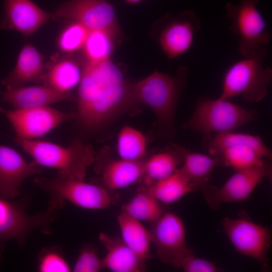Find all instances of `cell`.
<instances>
[{"label":"cell","mask_w":272,"mask_h":272,"mask_svg":"<svg viewBox=\"0 0 272 272\" xmlns=\"http://www.w3.org/2000/svg\"><path fill=\"white\" fill-rule=\"evenodd\" d=\"M259 0H240L236 5H225L226 16L231 22L230 31L239 39L238 51L243 57H248L255 48L267 45L271 34L266 22L258 9Z\"/></svg>","instance_id":"7"},{"label":"cell","mask_w":272,"mask_h":272,"mask_svg":"<svg viewBox=\"0 0 272 272\" xmlns=\"http://www.w3.org/2000/svg\"><path fill=\"white\" fill-rule=\"evenodd\" d=\"M6 110H5L0 105V114H5Z\"/></svg>","instance_id":"36"},{"label":"cell","mask_w":272,"mask_h":272,"mask_svg":"<svg viewBox=\"0 0 272 272\" xmlns=\"http://www.w3.org/2000/svg\"><path fill=\"white\" fill-rule=\"evenodd\" d=\"M121 238L143 261L150 258V230L139 221L121 211L117 217Z\"/></svg>","instance_id":"21"},{"label":"cell","mask_w":272,"mask_h":272,"mask_svg":"<svg viewBox=\"0 0 272 272\" xmlns=\"http://www.w3.org/2000/svg\"><path fill=\"white\" fill-rule=\"evenodd\" d=\"M117 148L121 159L141 160L146 152V140L140 131L125 126L118 136Z\"/></svg>","instance_id":"29"},{"label":"cell","mask_w":272,"mask_h":272,"mask_svg":"<svg viewBox=\"0 0 272 272\" xmlns=\"http://www.w3.org/2000/svg\"><path fill=\"white\" fill-rule=\"evenodd\" d=\"M214 157L218 159L219 165L230 167L235 171L267 164L253 149L243 145L226 148Z\"/></svg>","instance_id":"28"},{"label":"cell","mask_w":272,"mask_h":272,"mask_svg":"<svg viewBox=\"0 0 272 272\" xmlns=\"http://www.w3.org/2000/svg\"><path fill=\"white\" fill-rule=\"evenodd\" d=\"M99 240L106 250V254L102 258L104 268L114 272L144 271L145 261L142 260L121 238L101 233Z\"/></svg>","instance_id":"18"},{"label":"cell","mask_w":272,"mask_h":272,"mask_svg":"<svg viewBox=\"0 0 272 272\" xmlns=\"http://www.w3.org/2000/svg\"><path fill=\"white\" fill-rule=\"evenodd\" d=\"M38 269L41 272H69L71 269L62 255L56 249H46L39 257Z\"/></svg>","instance_id":"32"},{"label":"cell","mask_w":272,"mask_h":272,"mask_svg":"<svg viewBox=\"0 0 272 272\" xmlns=\"http://www.w3.org/2000/svg\"><path fill=\"white\" fill-rule=\"evenodd\" d=\"M222 224L237 252L255 259L263 268L269 267L271 234L267 227L243 218H225Z\"/></svg>","instance_id":"10"},{"label":"cell","mask_w":272,"mask_h":272,"mask_svg":"<svg viewBox=\"0 0 272 272\" xmlns=\"http://www.w3.org/2000/svg\"><path fill=\"white\" fill-rule=\"evenodd\" d=\"M96 167L101 174L104 187L109 190L122 189L144 177L145 161L121 159L113 160Z\"/></svg>","instance_id":"20"},{"label":"cell","mask_w":272,"mask_h":272,"mask_svg":"<svg viewBox=\"0 0 272 272\" xmlns=\"http://www.w3.org/2000/svg\"><path fill=\"white\" fill-rule=\"evenodd\" d=\"M89 30L75 22L66 27L59 36L58 45L61 51L70 53L83 47Z\"/></svg>","instance_id":"31"},{"label":"cell","mask_w":272,"mask_h":272,"mask_svg":"<svg viewBox=\"0 0 272 272\" xmlns=\"http://www.w3.org/2000/svg\"><path fill=\"white\" fill-rule=\"evenodd\" d=\"M141 189L164 204L175 202L186 194L196 190L178 168L169 176Z\"/></svg>","instance_id":"23"},{"label":"cell","mask_w":272,"mask_h":272,"mask_svg":"<svg viewBox=\"0 0 272 272\" xmlns=\"http://www.w3.org/2000/svg\"><path fill=\"white\" fill-rule=\"evenodd\" d=\"M175 149L158 153L145 161V186L169 176L182 164L183 156L178 146Z\"/></svg>","instance_id":"25"},{"label":"cell","mask_w":272,"mask_h":272,"mask_svg":"<svg viewBox=\"0 0 272 272\" xmlns=\"http://www.w3.org/2000/svg\"><path fill=\"white\" fill-rule=\"evenodd\" d=\"M186 272H217L221 271L215 263L196 257L194 253L189 255L182 261L180 265Z\"/></svg>","instance_id":"34"},{"label":"cell","mask_w":272,"mask_h":272,"mask_svg":"<svg viewBox=\"0 0 272 272\" xmlns=\"http://www.w3.org/2000/svg\"><path fill=\"white\" fill-rule=\"evenodd\" d=\"M52 15L79 23L89 30H104L114 35L117 30L114 9L106 0H71Z\"/></svg>","instance_id":"13"},{"label":"cell","mask_w":272,"mask_h":272,"mask_svg":"<svg viewBox=\"0 0 272 272\" xmlns=\"http://www.w3.org/2000/svg\"><path fill=\"white\" fill-rule=\"evenodd\" d=\"M1 251H2V250L0 251V252H1ZM0 254H1V253H0Z\"/></svg>","instance_id":"37"},{"label":"cell","mask_w":272,"mask_h":272,"mask_svg":"<svg viewBox=\"0 0 272 272\" xmlns=\"http://www.w3.org/2000/svg\"><path fill=\"white\" fill-rule=\"evenodd\" d=\"M42 166L27 162L15 149L0 144V197L14 199L27 178L41 173Z\"/></svg>","instance_id":"15"},{"label":"cell","mask_w":272,"mask_h":272,"mask_svg":"<svg viewBox=\"0 0 272 272\" xmlns=\"http://www.w3.org/2000/svg\"><path fill=\"white\" fill-rule=\"evenodd\" d=\"M236 171L221 187L208 184L201 188L209 207L218 210L225 203L242 202L264 178L271 177V168L268 164Z\"/></svg>","instance_id":"11"},{"label":"cell","mask_w":272,"mask_h":272,"mask_svg":"<svg viewBox=\"0 0 272 272\" xmlns=\"http://www.w3.org/2000/svg\"><path fill=\"white\" fill-rule=\"evenodd\" d=\"M114 34L101 30H90L83 48L87 61L95 63L109 59Z\"/></svg>","instance_id":"30"},{"label":"cell","mask_w":272,"mask_h":272,"mask_svg":"<svg viewBox=\"0 0 272 272\" xmlns=\"http://www.w3.org/2000/svg\"><path fill=\"white\" fill-rule=\"evenodd\" d=\"M15 142L42 167L56 169L73 178L83 179L95 159L90 145L76 140L63 147L44 141L14 139Z\"/></svg>","instance_id":"3"},{"label":"cell","mask_w":272,"mask_h":272,"mask_svg":"<svg viewBox=\"0 0 272 272\" xmlns=\"http://www.w3.org/2000/svg\"><path fill=\"white\" fill-rule=\"evenodd\" d=\"M209 154L214 156L226 148L243 145L253 149L262 158H271V151L258 136L233 131L219 133L203 142Z\"/></svg>","instance_id":"24"},{"label":"cell","mask_w":272,"mask_h":272,"mask_svg":"<svg viewBox=\"0 0 272 272\" xmlns=\"http://www.w3.org/2000/svg\"><path fill=\"white\" fill-rule=\"evenodd\" d=\"M151 224L152 242L158 258L164 263L180 268L184 259L193 253L187 245L183 221L175 214L165 211Z\"/></svg>","instance_id":"9"},{"label":"cell","mask_w":272,"mask_h":272,"mask_svg":"<svg viewBox=\"0 0 272 272\" xmlns=\"http://www.w3.org/2000/svg\"><path fill=\"white\" fill-rule=\"evenodd\" d=\"M3 99L17 109L49 106L61 101L77 100L71 92H61L47 85L7 89Z\"/></svg>","instance_id":"17"},{"label":"cell","mask_w":272,"mask_h":272,"mask_svg":"<svg viewBox=\"0 0 272 272\" xmlns=\"http://www.w3.org/2000/svg\"><path fill=\"white\" fill-rule=\"evenodd\" d=\"M55 210L49 207L31 215L20 202L0 197V241L12 240L23 244L35 230L50 234L51 226L56 218Z\"/></svg>","instance_id":"8"},{"label":"cell","mask_w":272,"mask_h":272,"mask_svg":"<svg viewBox=\"0 0 272 272\" xmlns=\"http://www.w3.org/2000/svg\"><path fill=\"white\" fill-rule=\"evenodd\" d=\"M257 116L255 110L244 108L227 99L202 98L198 101L184 128L200 132L204 142L214 133L233 131L255 120Z\"/></svg>","instance_id":"5"},{"label":"cell","mask_w":272,"mask_h":272,"mask_svg":"<svg viewBox=\"0 0 272 272\" xmlns=\"http://www.w3.org/2000/svg\"><path fill=\"white\" fill-rule=\"evenodd\" d=\"M188 74L186 66L179 69L176 77L156 72L130 87L132 99L148 105L161 123L170 125Z\"/></svg>","instance_id":"6"},{"label":"cell","mask_w":272,"mask_h":272,"mask_svg":"<svg viewBox=\"0 0 272 272\" xmlns=\"http://www.w3.org/2000/svg\"><path fill=\"white\" fill-rule=\"evenodd\" d=\"M77 101L75 116L84 128L95 131L133 101L121 71L107 59L85 64Z\"/></svg>","instance_id":"1"},{"label":"cell","mask_w":272,"mask_h":272,"mask_svg":"<svg viewBox=\"0 0 272 272\" xmlns=\"http://www.w3.org/2000/svg\"><path fill=\"white\" fill-rule=\"evenodd\" d=\"M268 52L265 46H258L248 57L230 65L224 75L219 98L228 100L241 95L250 103L263 99L272 80V70L263 66Z\"/></svg>","instance_id":"2"},{"label":"cell","mask_w":272,"mask_h":272,"mask_svg":"<svg viewBox=\"0 0 272 272\" xmlns=\"http://www.w3.org/2000/svg\"><path fill=\"white\" fill-rule=\"evenodd\" d=\"M104 268L102 258L91 247H86L80 252L74 266L75 272H98Z\"/></svg>","instance_id":"33"},{"label":"cell","mask_w":272,"mask_h":272,"mask_svg":"<svg viewBox=\"0 0 272 272\" xmlns=\"http://www.w3.org/2000/svg\"><path fill=\"white\" fill-rule=\"evenodd\" d=\"M81 74L77 63L72 60L63 59L45 73L43 82L58 91L70 92L80 83Z\"/></svg>","instance_id":"26"},{"label":"cell","mask_w":272,"mask_h":272,"mask_svg":"<svg viewBox=\"0 0 272 272\" xmlns=\"http://www.w3.org/2000/svg\"><path fill=\"white\" fill-rule=\"evenodd\" d=\"M35 185L49 195V206L55 210L62 208L66 200L88 210H103L113 202L109 190L104 186L86 182L58 172L55 178L36 176Z\"/></svg>","instance_id":"4"},{"label":"cell","mask_w":272,"mask_h":272,"mask_svg":"<svg viewBox=\"0 0 272 272\" xmlns=\"http://www.w3.org/2000/svg\"><path fill=\"white\" fill-rule=\"evenodd\" d=\"M45 73L42 56L30 44L19 53L16 65L2 81L7 89L16 88L30 82H43Z\"/></svg>","instance_id":"19"},{"label":"cell","mask_w":272,"mask_h":272,"mask_svg":"<svg viewBox=\"0 0 272 272\" xmlns=\"http://www.w3.org/2000/svg\"><path fill=\"white\" fill-rule=\"evenodd\" d=\"M178 147L183 156L182 165L179 170L196 190L201 189L209 184L213 170L219 165L218 159Z\"/></svg>","instance_id":"22"},{"label":"cell","mask_w":272,"mask_h":272,"mask_svg":"<svg viewBox=\"0 0 272 272\" xmlns=\"http://www.w3.org/2000/svg\"><path fill=\"white\" fill-rule=\"evenodd\" d=\"M158 36V42L169 59L178 57L187 52L193 44L194 35L201 27V21L191 10H187L177 16H168Z\"/></svg>","instance_id":"14"},{"label":"cell","mask_w":272,"mask_h":272,"mask_svg":"<svg viewBox=\"0 0 272 272\" xmlns=\"http://www.w3.org/2000/svg\"><path fill=\"white\" fill-rule=\"evenodd\" d=\"M121 211L139 221L151 223L165 212L162 203L142 189L122 206Z\"/></svg>","instance_id":"27"},{"label":"cell","mask_w":272,"mask_h":272,"mask_svg":"<svg viewBox=\"0 0 272 272\" xmlns=\"http://www.w3.org/2000/svg\"><path fill=\"white\" fill-rule=\"evenodd\" d=\"M5 114L16 133V138L35 140L64 121L75 117L76 113H66L49 106L14 109Z\"/></svg>","instance_id":"12"},{"label":"cell","mask_w":272,"mask_h":272,"mask_svg":"<svg viewBox=\"0 0 272 272\" xmlns=\"http://www.w3.org/2000/svg\"><path fill=\"white\" fill-rule=\"evenodd\" d=\"M126 3L127 4H137L139 3L143 0H124Z\"/></svg>","instance_id":"35"},{"label":"cell","mask_w":272,"mask_h":272,"mask_svg":"<svg viewBox=\"0 0 272 272\" xmlns=\"http://www.w3.org/2000/svg\"><path fill=\"white\" fill-rule=\"evenodd\" d=\"M51 14L40 9L30 0H5L4 15L0 27L15 29L25 35L36 31L49 19Z\"/></svg>","instance_id":"16"}]
</instances>
